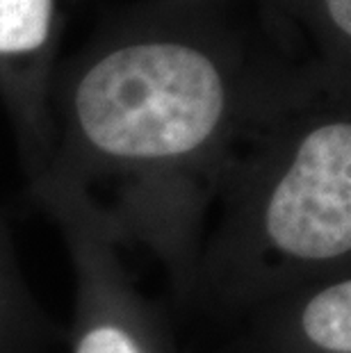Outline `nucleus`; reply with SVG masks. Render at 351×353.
<instances>
[{
  "label": "nucleus",
  "mask_w": 351,
  "mask_h": 353,
  "mask_svg": "<svg viewBox=\"0 0 351 353\" xmlns=\"http://www.w3.org/2000/svg\"><path fill=\"white\" fill-rule=\"evenodd\" d=\"M76 121L96 153L162 167L199 153L221 125L226 85L205 52L185 43H130L78 82Z\"/></svg>",
  "instance_id": "nucleus-1"
},
{
  "label": "nucleus",
  "mask_w": 351,
  "mask_h": 353,
  "mask_svg": "<svg viewBox=\"0 0 351 353\" xmlns=\"http://www.w3.org/2000/svg\"><path fill=\"white\" fill-rule=\"evenodd\" d=\"M260 253L279 269H326L351 251V125L312 128L253 208Z\"/></svg>",
  "instance_id": "nucleus-2"
},
{
  "label": "nucleus",
  "mask_w": 351,
  "mask_h": 353,
  "mask_svg": "<svg viewBox=\"0 0 351 353\" xmlns=\"http://www.w3.org/2000/svg\"><path fill=\"white\" fill-rule=\"evenodd\" d=\"M73 353H153V349L130 307L114 301L112 292L103 294L101 285L89 283L80 301Z\"/></svg>",
  "instance_id": "nucleus-3"
},
{
  "label": "nucleus",
  "mask_w": 351,
  "mask_h": 353,
  "mask_svg": "<svg viewBox=\"0 0 351 353\" xmlns=\"http://www.w3.org/2000/svg\"><path fill=\"white\" fill-rule=\"evenodd\" d=\"M299 335L315 353H351V281L335 278L299 307Z\"/></svg>",
  "instance_id": "nucleus-4"
},
{
  "label": "nucleus",
  "mask_w": 351,
  "mask_h": 353,
  "mask_svg": "<svg viewBox=\"0 0 351 353\" xmlns=\"http://www.w3.org/2000/svg\"><path fill=\"white\" fill-rule=\"evenodd\" d=\"M53 0H0V55L39 50L50 34Z\"/></svg>",
  "instance_id": "nucleus-5"
},
{
  "label": "nucleus",
  "mask_w": 351,
  "mask_h": 353,
  "mask_svg": "<svg viewBox=\"0 0 351 353\" xmlns=\"http://www.w3.org/2000/svg\"><path fill=\"white\" fill-rule=\"evenodd\" d=\"M333 23L345 34H351V0H326Z\"/></svg>",
  "instance_id": "nucleus-6"
}]
</instances>
